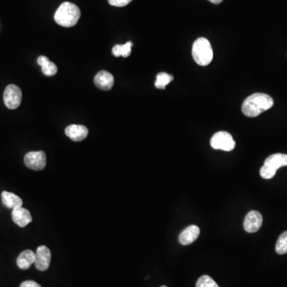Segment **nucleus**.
Instances as JSON below:
<instances>
[{"label":"nucleus","mask_w":287,"mask_h":287,"mask_svg":"<svg viewBox=\"0 0 287 287\" xmlns=\"http://www.w3.org/2000/svg\"><path fill=\"white\" fill-rule=\"evenodd\" d=\"M273 105L274 100L269 95L262 93H254L244 101L242 111L247 117H258L263 112L270 110Z\"/></svg>","instance_id":"obj_1"},{"label":"nucleus","mask_w":287,"mask_h":287,"mask_svg":"<svg viewBox=\"0 0 287 287\" xmlns=\"http://www.w3.org/2000/svg\"><path fill=\"white\" fill-rule=\"evenodd\" d=\"M81 17V12L78 6L72 3L61 4L55 14V20L62 27H72L78 23Z\"/></svg>","instance_id":"obj_2"},{"label":"nucleus","mask_w":287,"mask_h":287,"mask_svg":"<svg viewBox=\"0 0 287 287\" xmlns=\"http://www.w3.org/2000/svg\"><path fill=\"white\" fill-rule=\"evenodd\" d=\"M193 57L195 62L201 66H208L212 63L213 51L207 38H200L195 41L193 45Z\"/></svg>","instance_id":"obj_3"},{"label":"nucleus","mask_w":287,"mask_h":287,"mask_svg":"<svg viewBox=\"0 0 287 287\" xmlns=\"http://www.w3.org/2000/svg\"><path fill=\"white\" fill-rule=\"evenodd\" d=\"M287 166V154L276 153L267 157L260 169V176L269 179L275 176L276 172L281 167Z\"/></svg>","instance_id":"obj_4"},{"label":"nucleus","mask_w":287,"mask_h":287,"mask_svg":"<svg viewBox=\"0 0 287 287\" xmlns=\"http://www.w3.org/2000/svg\"><path fill=\"white\" fill-rule=\"evenodd\" d=\"M210 143L214 150H220L226 152L232 151L235 147V142L232 136L229 132L224 131L215 133Z\"/></svg>","instance_id":"obj_5"},{"label":"nucleus","mask_w":287,"mask_h":287,"mask_svg":"<svg viewBox=\"0 0 287 287\" xmlns=\"http://www.w3.org/2000/svg\"><path fill=\"white\" fill-rule=\"evenodd\" d=\"M22 91L19 86L9 85L5 89L4 93V104L9 110H15L21 104Z\"/></svg>","instance_id":"obj_6"},{"label":"nucleus","mask_w":287,"mask_h":287,"mask_svg":"<svg viewBox=\"0 0 287 287\" xmlns=\"http://www.w3.org/2000/svg\"><path fill=\"white\" fill-rule=\"evenodd\" d=\"M24 163L30 169L42 170L46 165V155L43 151L30 152L25 155Z\"/></svg>","instance_id":"obj_7"},{"label":"nucleus","mask_w":287,"mask_h":287,"mask_svg":"<svg viewBox=\"0 0 287 287\" xmlns=\"http://www.w3.org/2000/svg\"><path fill=\"white\" fill-rule=\"evenodd\" d=\"M51 252L46 246H40L37 248L35 253L36 268L40 271H45L49 268L51 265Z\"/></svg>","instance_id":"obj_8"},{"label":"nucleus","mask_w":287,"mask_h":287,"mask_svg":"<svg viewBox=\"0 0 287 287\" xmlns=\"http://www.w3.org/2000/svg\"><path fill=\"white\" fill-rule=\"evenodd\" d=\"M263 224V216L257 211H251L244 220V229L249 233L257 232Z\"/></svg>","instance_id":"obj_9"},{"label":"nucleus","mask_w":287,"mask_h":287,"mask_svg":"<svg viewBox=\"0 0 287 287\" xmlns=\"http://www.w3.org/2000/svg\"><path fill=\"white\" fill-rule=\"evenodd\" d=\"M12 215L14 223L20 227H26L33 220L30 212L23 207H19L13 209Z\"/></svg>","instance_id":"obj_10"},{"label":"nucleus","mask_w":287,"mask_h":287,"mask_svg":"<svg viewBox=\"0 0 287 287\" xmlns=\"http://www.w3.org/2000/svg\"><path fill=\"white\" fill-rule=\"evenodd\" d=\"M94 84L102 90H110L114 85V76L110 72L102 70L95 76Z\"/></svg>","instance_id":"obj_11"},{"label":"nucleus","mask_w":287,"mask_h":287,"mask_svg":"<svg viewBox=\"0 0 287 287\" xmlns=\"http://www.w3.org/2000/svg\"><path fill=\"white\" fill-rule=\"evenodd\" d=\"M65 133L72 140L78 142L85 140L88 136L89 130L84 125H70L66 127Z\"/></svg>","instance_id":"obj_12"},{"label":"nucleus","mask_w":287,"mask_h":287,"mask_svg":"<svg viewBox=\"0 0 287 287\" xmlns=\"http://www.w3.org/2000/svg\"><path fill=\"white\" fill-rule=\"evenodd\" d=\"M201 230L196 225H191L182 231L179 234V243L182 245H189L193 244L198 238Z\"/></svg>","instance_id":"obj_13"},{"label":"nucleus","mask_w":287,"mask_h":287,"mask_svg":"<svg viewBox=\"0 0 287 287\" xmlns=\"http://www.w3.org/2000/svg\"><path fill=\"white\" fill-rule=\"evenodd\" d=\"M35 262V253L31 250L23 251L17 258V265L22 270H27Z\"/></svg>","instance_id":"obj_14"},{"label":"nucleus","mask_w":287,"mask_h":287,"mask_svg":"<svg viewBox=\"0 0 287 287\" xmlns=\"http://www.w3.org/2000/svg\"><path fill=\"white\" fill-rule=\"evenodd\" d=\"M1 198H2V202L4 206L10 209L13 210L19 207L23 206L22 199L14 193L4 191L1 194Z\"/></svg>","instance_id":"obj_15"},{"label":"nucleus","mask_w":287,"mask_h":287,"mask_svg":"<svg viewBox=\"0 0 287 287\" xmlns=\"http://www.w3.org/2000/svg\"><path fill=\"white\" fill-rule=\"evenodd\" d=\"M38 64L41 66L42 73L45 76L51 77L57 74L58 67L55 63H52L45 56H40L38 59Z\"/></svg>","instance_id":"obj_16"},{"label":"nucleus","mask_w":287,"mask_h":287,"mask_svg":"<svg viewBox=\"0 0 287 287\" xmlns=\"http://www.w3.org/2000/svg\"><path fill=\"white\" fill-rule=\"evenodd\" d=\"M132 42H128L125 45H114L112 51V54L115 56V57H122L127 58L129 57L131 55V50H132Z\"/></svg>","instance_id":"obj_17"},{"label":"nucleus","mask_w":287,"mask_h":287,"mask_svg":"<svg viewBox=\"0 0 287 287\" xmlns=\"http://www.w3.org/2000/svg\"><path fill=\"white\" fill-rule=\"evenodd\" d=\"M173 78V76L167 74L165 72L160 73V74H157V79H156V88L161 89H165V87L170 83Z\"/></svg>","instance_id":"obj_18"},{"label":"nucleus","mask_w":287,"mask_h":287,"mask_svg":"<svg viewBox=\"0 0 287 287\" xmlns=\"http://www.w3.org/2000/svg\"><path fill=\"white\" fill-rule=\"evenodd\" d=\"M275 251L278 255L287 253V230L280 235L276 243Z\"/></svg>","instance_id":"obj_19"},{"label":"nucleus","mask_w":287,"mask_h":287,"mask_svg":"<svg viewBox=\"0 0 287 287\" xmlns=\"http://www.w3.org/2000/svg\"><path fill=\"white\" fill-rule=\"evenodd\" d=\"M196 287H219L218 284L214 281L213 278L208 275L201 276L197 282Z\"/></svg>","instance_id":"obj_20"},{"label":"nucleus","mask_w":287,"mask_h":287,"mask_svg":"<svg viewBox=\"0 0 287 287\" xmlns=\"http://www.w3.org/2000/svg\"><path fill=\"white\" fill-rule=\"evenodd\" d=\"M132 1V0H109V3L111 6L122 8V7L127 6Z\"/></svg>","instance_id":"obj_21"},{"label":"nucleus","mask_w":287,"mask_h":287,"mask_svg":"<svg viewBox=\"0 0 287 287\" xmlns=\"http://www.w3.org/2000/svg\"><path fill=\"white\" fill-rule=\"evenodd\" d=\"M20 287H42L39 284L37 283L36 281H31V280H27V281L22 282Z\"/></svg>","instance_id":"obj_22"},{"label":"nucleus","mask_w":287,"mask_h":287,"mask_svg":"<svg viewBox=\"0 0 287 287\" xmlns=\"http://www.w3.org/2000/svg\"><path fill=\"white\" fill-rule=\"evenodd\" d=\"M210 2L214 4H219L223 2V0H208Z\"/></svg>","instance_id":"obj_23"},{"label":"nucleus","mask_w":287,"mask_h":287,"mask_svg":"<svg viewBox=\"0 0 287 287\" xmlns=\"http://www.w3.org/2000/svg\"><path fill=\"white\" fill-rule=\"evenodd\" d=\"M161 287H167L166 285H162V286Z\"/></svg>","instance_id":"obj_24"}]
</instances>
